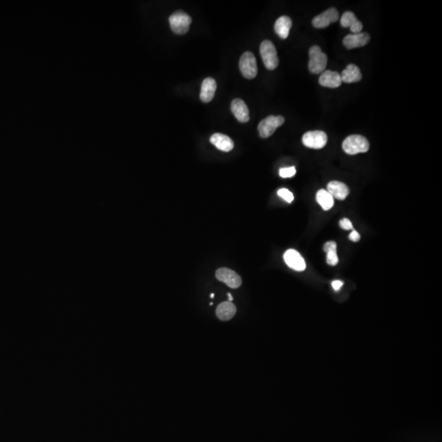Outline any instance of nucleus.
<instances>
[{
	"mask_svg": "<svg viewBox=\"0 0 442 442\" xmlns=\"http://www.w3.org/2000/svg\"><path fill=\"white\" fill-rule=\"evenodd\" d=\"M342 148L346 154L349 155L364 154L368 151L370 142L364 136L352 134L343 141Z\"/></svg>",
	"mask_w": 442,
	"mask_h": 442,
	"instance_id": "nucleus-1",
	"label": "nucleus"
},
{
	"mask_svg": "<svg viewBox=\"0 0 442 442\" xmlns=\"http://www.w3.org/2000/svg\"><path fill=\"white\" fill-rule=\"evenodd\" d=\"M309 70L313 74H321L327 66L328 56L318 46H312L309 51Z\"/></svg>",
	"mask_w": 442,
	"mask_h": 442,
	"instance_id": "nucleus-2",
	"label": "nucleus"
},
{
	"mask_svg": "<svg viewBox=\"0 0 442 442\" xmlns=\"http://www.w3.org/2000/svg\"><path fill=\"white\" fill-rule=\"evenodd\" d=\"M260 54L266 68L268 70H274L278 66V58L276 46L270 40L262 42L260 47Z\"/></svg>",
	"mask_w": 442,
	"mask_h": 442,
	"instance_id": "nucleus-3",
	"label": "nucleus"
},
{
	"mask_svg": "<svg viewBox=\"0 0 442 442\" xmlns=\"http://www.w3.org/2000/svg\"><path fill=\"white\" fill-rule=\"evenodd\" d=\"M169 22L170 28L176 34H184L188 32L192 18L184 12L178 11L170 16Z\"/></svg>",
	"mask_w": 442,
	"mask_h": 442,
	"instance_id": "nucleus-4",
	"label": "nucleus"
},
{
	"mask_svg": "<svg viewBox=\"0 0 442 442\" xmlns=\"http://www.w3.org/2000/svg\"><path fill=\"white\" fill-rule=\"evenodd\" d=\"M284 122V118L282 116H268L266 119L260 122L258 126L260 136L264 138L270 137L276 132L278 127L281 126Z\"/></svg>",
	"mask_w": 442,
	"mask_h": 442,
	"instance_id": "nucleus-5",
	"label": "nucleus"
},
{
	"mask_svg": "<svg viewBox=\"0 0 442 442\" xmlns=\"http://www.w3.org/2000/svg\"><path fill=\"white\" fill-rule=\"evenodd\" d=\"M240 69L242 76L246 79H254L256 76L258 72V64L252 52H245L242 55L240 58Z\"/></svg>",
	"mask_w": 442,
	"mask_h": 442,
	"instance_id": "nucleus-6",
	"label": "nucleus"
},
{
	"mask_svg": "<svg viewBox=\"0 0 442 442\" xmlns=\"http://www.w3.org/2000/svg\"><path fill=\"white\" fill-rule=\"evenodd\" d=\"M328 136L324 131H309L302 137L303 144L309 148L321 149L327 144Z\"/></svg>",
	"mask_w": 442,
	"mask_h": 442,
	"instance_id": "nucleus-7",
	"label": "nucleus"
},
{
	"mask_svg": "<svg viewBox=\"0 0 442 442\" xmlns=\"http://www.w3.org/2000/svg\"><path fill=\"white\" fill-rule=\"evenodd\" d=\"M217 280L226 284L230 288H238L242 284V278L235 271L230 268H220L216 272Z\"/></svg>",
	"mask_w": 442,
	"mask_h": 442,
	"instance_id": "nucleus-8",
	"label": "nucleus"
},
{
	"mask_svg": "<svg viewBox=\"0 0 442 442\" xmlns=\"http://www.w3.org/2000/svg\"><path fill=\"white\" fill-rule=\"evenodd\" d=\"M338 11L336 8H332L326 10L322 14L316 16L312 20V25L316 28L322 29V28H328L331 23L335 22L338 20Z\"/></svg>",
	"mask_w": 442,
	"mask_h": 442,
	"instance_id": "nucleus-9",
	"label": "nucleus"
},
{
	"mask_svg": "<svg viewBox=\"0 0 442 442\" xmlns=\"http://www.w3.org/2000/svg\"><path fill=\"white\" fill-rule=\"evenodd\" d=\"M285 263L288 267L296 271H304L306 267L304 260L300 256V253L294 249L286 250L284 256Z\"/></svg>",
	"mask_w": 442,
	"mask_h": 442,
	"instance_id": "nucleus-10",
	"label": "nucleus"
},
{
	"mask_svg": "<svg viewBox=\"0 0 442 442\" xmlns=\"http://www.w3.org/2000/svg\"><path fill=\"white\" fill-rule=\"evenodd\" d=\"M318 83L324 87L335 88L341 86L342 80L341 74L338 72L328 70L321 73L320 79H318Z\"/></svg>",
	"mask_w": 442,
	"mask_h": 442,
	"instance_id": "nucleus-11",
	"label": "nucleus"
},
{
	"mask_svg": "<svg viewBox=\"0 0 442 442\" xmlns=\"http://www.w3.org/2000/svg\"><path fill=\"white\" fill-rule=\"evenodd\" d=\"M370 36L368 33H358V34H348L343 40V44L348 50L356 48L363 47L370 41Z\"/></svg>",
	"mask_w": 442,
	"mask_h": 442,
	"instance_id": "nucleus-12",
	"label": "nucleus"
},
{
	"mask_svg": "<svg viewBox=\"0 0 442 442\" xmlns=\"http://www.w3.org/2000/svg\"><path fill=\"white\" fill-rule=\"evenodd\" d=\"M231 110L238 122L245 123V122H248L250 119L248 108L244 100H240V98L232 100V104H231Z\"/></svg>",
	"mask_w": 442,
	"mask_h": 442,
	"instance_id": "nucleus-13",
	"label": "nucleus"
},
{
	"mask_svg": "<svg viewBox=\"0 0 442 442\" xmlns=\"http://www.w3.org/2000/svg\"><path fill=\"white\" fill-rule=\"evenodd\" d=\"M341 25L343 28H350L353 34L360 33L363 29V24L357 19L352 12H346L341 18Z\"/></svg>",
	"mask_w": 442,
	"mask_h": 442,
	"instance_id": "nucleus-14",
	"label": "nucleus"
},
{
	"mask_svg": "<svg viewBox=\"0 0 442 442\" xmlns=\"http://www.w3.org/2000/svg\"><path fill=\"white\" fill-rule=\"evenodd\" d=\"M216 87V82L213 78L208 77L203 80L200 92V98L203 102H209L213 100Z\"/></svg>",
	"mask_w": 442,
	"mask_h": 442,
	"instance_id": "nucleus-15",
	"label": "nucleus"
},
{
	"mask_svg": "<svg viewBox=\"0 0 442 442\" xmlns=\"http://www.w3.org/2000/svg\"><path fill=\"white\" fill-rule=\"evenodd\" d=\"M210 141L214 147L226 152L231 151L234 146L232 140L228 136L223 134L216 133L212 134Z\"/></svg>",
	"mask_w": 442,
	"mask_h": 442,
	"instance_id": "nucleus-16",
	"label": "nucleus"
},
{
	"mask_svg": "<svg viewBox=\"0 0 442 442\" xmlns=\"http://www.w3.org/2000/svg\"><path fill=\"white\" fill-rule=\"evenodd\" d=\"M328 192L331 194L332 198L344 200L349 195V188L344 183L339 181H331L328 184Z\"/></svg>",
	"mask_w": 442,
	"mask_h": 442,
	"instance_id": "nucleus-17",
	"label": "nucleus"
},
{
	"mask_svg": "<svg viewBox=\"0 0 442 442\" xmlns=\"http://www.w3.org/2000/svg\"><path fill=\"white\" fill-rule=\"evenodd\" d=\"M237 312L236 306L230 302H224L220 304L216 308V316L222 321L230 320Z\"/></svg>",
	"mask_w": 442,
	"mask_h": 442,
	"instance_id": "nucleus-18",
	"label": "nucleus"
},
{
	"mask_svg": "<svg viewBox=\"0 0 442 442\" xmlns=\"http://www.w3.org/2000/svg\"><path fill=\"white\" fill-rule=\"evenodd\" d=\"M342 80L344 83H356L362 79V74L357 66L350 64L343 70L341 74Z\"/></svg>",
	"mask_w": 442,
	"mask_h": 442,
	"instance_id": "nucleus-19",
	"label": "nucleus"
},
{
	"mask_svg": "<svg viewBox=\"0 0 442 442\" xmlns=\"http://www.w3.org/2000/svg\"><path fill=\"white\" fill-rule=\"evenodd\" d=\"M292 25V22L291 18L289 16H280L274 24V30L280 38H286L288 37Z\"/></svg>",
	"mask_w": 442,
	"mask_h": 442,
	"instance_id": "nucleus-20",
	"label": "nucleus"
},
{
	"mask_svg": "<svg viewBox=\"0 0 442 442\" xmlns=\"http://www.w3.org/2000/svg\"><path fill=\"white\" fill-rule=\"evenodd\" d=\"M316 200L324 210H328L334 205V198L327 190H320L316 194Z\"/></svg>",
	"mask_w": 442,
	"mask_h": 442,
	"instance_id": "nucleus-21",
	"label": "nucleus"
},
{
	"mask_svg": "<svg viewBox=\"0 0 442 442\" xmlns=\"http://www.w3.org/2000/svg\"><path fill=\"white\" fill-rule=\"evenodd\" d=\"M324 250L327 253V263L330 266H336L338 263V256L336 254V244L334 241L328 242L324 246Z\"/></svg>",
	"mask_w": 442,
	"mask_h": 442,
	"instance_id": "nucleus-22",
	"label": "nucleus"
},
{
	"mask_svg": "<svg viewBox=\"0 0 442 442\" xmlns=\"http://www.w3.org/2000/svg\"><path fill=\"white\" fill-rule=\"evenodd\" d=\"M278 195L280 198H282L286 202L291 203L294 200V194H292V192H290L288 190H286V188H281V190H278Z\"/></svg>",
	"mask_w": 442,
	"mask_h": 442,
	"instance_id": "nucleus-23",
	"label": "nucleus"
},
{
	"mask_svg": "<svg viewBox=\"0 0 442 442\" xmlns=\"http://www.w3.org/2000/svg\"><path fill=\"white\" fill-rule=\"evenodd\" d=\"M296 173V170L294 166L285 167V168H281L280 170V176L282 178H291L292 176H295Z\"/></svg>",
	"mask_w": 442,
	"mask_h": 442,
	"instance_id": "nucleus-24",
	"label": "nucleus"
},
{
	"mask_svg": "<svg viewBox=\"0 0 442 442\" xmlns=\"http://www.w3.org/2000/svg\"><path fill=\"white\" fill-rule=\"evenodd\" d=\"M339 224H340V227L345 230H354L350 220L346 219V218L342 219L339 222Z\"/></svg>",
	"mask_w": 442,
	"mask_h": 442,
	"instance_id": "nucleus-25",
	"label": "nucleus"
},
{
	"mask_svg": "<svg viewBox=\"0 0 442 442\" xmlns=\"http://www.w3.org/2000/svg\"><path fill=\"white\" fill-rule=\"evenodd\" d=\"M349 238L352 242H358L360 240V235L357 231L353 230L350 232V234L349 235Z\"/></svg>",
	"mask_w": 442,
	"mask_h": 442,
	"instance_id": "nucleus-26",
	"label": "nucleus"
},
{
	"mask_svg": "<svg viewBox=\"0 0 442 442\" xmlns=\"http://www.w3.org/2000/svg\"><path fill=\"white\" fill-rule=\"evenodd\" d=\"M343 282L341 281V280H335L334 282H332V288L335 290V291H339L340 289L342 288V286Z\"/></svg>",
	"mask_w": 442,
	"mask_h": 442,
	"instance_id": "nucleus-27",
	"label": "nucleus"
},
{
	"mask_svg": "<svg viewBox=\"0 0 442 442\" xmlns=\"http://www.w3.org/2000/svg\"><path fill=\"white\" fill-rule=\"evenodd\" d=\"M228 300H230V302H232V296H231L230 294H228Z\"/></svg>",
	"mask_w": 442,
	"mask_h": 442,
	"instance_id": "nucleus-28",
	"label": "nucleus"
},
{
	"mask_svg": "<svg viewBox=\"0 0 442 442\" xmlns=\"http://www.w3.org/2000/svg\"><path fill=\"white\" fill-rule=\"evenodd\" d=\"M214 294H210V298H214Z\"/></svg>",
	"mask_w": 442,
	"mask_h": 442,
	"instance_id": "nucleus-29",
	"label": "nucleus"
}]
</instances>
